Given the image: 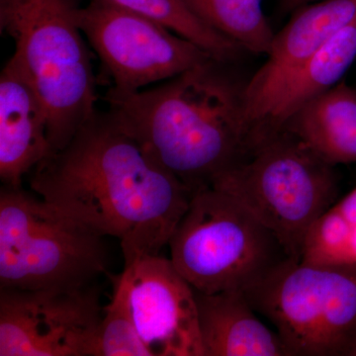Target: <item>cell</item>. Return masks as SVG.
I'll use <instances>...</instances> for the list:
<instances>
[{
  "label": "cell",
  "instance_id": "obj_1",
  "mask_svg": "<svg viewBox=\"0 0 356 356\" xmlns=\"http://www.w3.org/2000/svg\"><path fill=\"white\" fill-rule=\"evenodd\" d=\"M29 175L40 197L116 238L124 266L161 254L192 197L108 109H96L67 146Z\"/></svg>",
  "mask_w": 356,
  "mask_h": 356
},
{
  "label": "cell",
  "instance_id": "obj_2",
  "mask_svg": "<svg viewBox=\"0 0 356 356\" xmlns=\"http://www.w3.org/2000/svg\"><path fill=\"white\" fill-rule=\"evenodd\" d=\"M232 65L211 57L154 88L104 96L122 127L192 194L255 149L245 83Z\"/></svg>",
  "mask_w": 356,
  "mask_h": 356
},
{
  "label": "cell",
  "instance_id": "obj_3",
  "mask_svg": "<svg viewBox=\"0 0 356 356\" xmlns=\"http://www.w3.org/2000/svg\"><path fill=\"white\" fill-rule=\"evenodd\" d=\"M81 0H0V32L41 98L51 154L67 146L92 116L98 77L79 27Z\"/></svg>",
  "mask_w": 356,
  "mask_h": 356
},
{
  "label": "cell",
  "instance_id": "obj_4",
  "mask_svg": "<svg viewBox=\"0 0 356 356\" xmlns=\"http://www.w3.org/2000/svg\"><path fill=\"white\" fill-rule=\"evenodd\" d=\"M107 268L104 236L20 188L0 192V288L77 289Z\"/></svg>",
  "mask_w": 356,
  "mask_h": 356
},
{
  "label": "cell",
  "instance_id": "obj_5",
  "mask_svg": "<svg viewBox=\"0 0 356 356\" xmlns=\"http://www.w3.org/2000/svg\"><path fill=\"white\" fill-rule=\"evenodd\" d=\"M168 247L178 273L208 294L247 293L290 257L247 208L212 186L192 194Z\"/></svg>",
  "mask_w": 356,
  "mask_h": 356
},
{
  "label": "cell",
  "instance_id": "obj_6",
  "mask_svg": "<svg viewBox=\"0 0 356 356\" xmlns=\"http://www.w3.org/2000/svg\"><path fill=\"white\" fill-rule=\"evenodd\" d=\"M334 168L281 131L211 186L242 204L300 261L312 227L337 201Z\"/></svg>",
  "mask_w": 356,
  "mask_h": 356
},
{
  "label": "cell",
  "instance_id": "obj_7",
  "mask_svg": "<svg viewBox=\"0 0 356 356\" xmlns=\"http://www.w3.org/2000/svg\"><path fill=\"white\" fill-rule=\"evenodd\" d=\"M288 356H348L356 341V264H311L289 257L248 290Z\"/></svg>",
  "mask_w": 356,
  "mask_h": 356
},
{
  "label": "cell",
  "instance_id": "obj_8",
  "mask_svg": "<svg viewBox=\"0 0 356 356\" xmlns=\"http://www.w3.org/2000/svg\"><path fill=\"white\" fill-rule=\"evenodd\" d=\"M79 23L100 60L98 83L118 92L168 81L213 57L161 23L107 0H90Z\"/></svg>",
  "mask_w": 356,
  "mask_h": 356
},
{
  "label": "cell",
  "instance_id": "obj_9",
  "mask_svg": "<svg viewBox=\"0 0 356 356\" xmlns=\"http://www.w3.org/2000/svg\"><path fill=\"white\" fill-rule=\"evenodd\" d=\"M99 290L0 288V356H95Z\"/></svg>",
  "mask_w": 356,
  "mask_h": 356
},
{
  "label": "cell",
  "instance_id": "obj_10",
  "mask_svg": "<svg viewBox=\"0 0 356 356\" xmlns=\"http://www.w3.org/2000/svg\"><path fill=\"white\" fill-rule=\"evenodd\" d=\"M140 339L153 356H205L193 287L170 259L149 255L114 280Z\"/></svg>",
  "mask_w": 356,
  "mask_h": 356
},
{
  "label": "cell",
  "instance_id": "obj_11",
  "mask_svg": "<svg viewBox=\"0 0 356 356\" xmlns=\"http://www.w3.org/2000/svg\"><path fill=\"white\" fill-rule=\"evenodd\" d=\"M355 20L356 0H322L293 13L289 22L274 35L266 62L245 83L252 137L255 121L278 84Z\"/></svg>",
  "mask_w": 356,
  "mask_h": 356
},
{
  "label": "cell",
  "instance_id": "obj_12",
  "mask_svg": "<svg viewBox=\"0 0 356 356\" xmlns=\"http://www.w3.org/2000/svg\"><path fill=\"white\" fill-rule=\"evenodd\" d=\"M51 154L41 98L17 55L0 74V178L20 188L25 175Z\"/></svg>",
  "mask_w": 356,
  "mask_h": 356
},
{
  "label": "cell",
  "instance_id": "obj_13",
  "mask_svg": "<svg viewBox=\"0 0 356 356\" xmlns=\"http://www.w3.org/2000/svg\"><path fill=\"white\" fill-rule=\"evenodd\" d=\"M356 60V20L278 84L254 126L255 147L280 133L300 107L341 83Z\"/></svg>",
  "mask_w": 356,
  "mask_h": 356
},
{
  "label": "cell",
  "instance_id": "obj_14",
  "mask_svg": "<svg viewBox=\"0 0 356 356\" xmlns=\"http://www.w3.org/2000/svg\"><path fill=\"white\" fill-rule=\"evenodd\" d=\"M194 292L205 356H288L277 332L259 320L245 293Z\"/></svg>",
  "mask_w": 356,
  "mask_h": 356
},
{
  "label": "cell",
  "instance_id": "obj_15",
  "mask_svg": "<svg viewBox=\"0 0 356 356\" xmlns=\"http://www.w3.org/2000/svg\"><path fill=\"white\" fill-rule=\"evenodd\" d=\"M281 131L291 134L330 165L355 163L356 89L336 84L300 107Z\"/></svg>",
  "mask_w": 356,
  "mask_h": 356
},
{
  "label": "cell",
  "instance_id": "obj_16",
  "mask_svg": "<svg viewBox=\"0 0 356 356\" xmlns=\"http://www.w3.org/2000/svg\"><path fill=\"white\" fill-rule=\"evenodd\" d=\"M203 22L231 39L243 51L267 55L275 33L262 9V0H184Z\"/></svg>",
  "mask_w": 356,
  "mask_h": 356
},
{
  "label": "cell",
  "instance_id": "obj_17",
  "mask_svg": "<svg viewBox=\"0 0 356 356\" xmlns=\"http://www.w3.org/2000/svg\"><path fill=\"white\" fill-rule=\"evenodd\" d=\"M110 3L156 21L197 44L219 60L235 62L242 47L203 22L184 0H107Z\"/></svg>",
  "mask_w": 356,
  "mask_h": 356
},
{
  "label": "cell",
  "instance_id": "obj_18",
  "mask_svg": "<svg viewBox=\"0 0 356 356\" xmlns=\"http://www.w3.org/2000/svg\"><path fill=\"white\" fill-rule=\"evenodd\" d=\"M300 261L331 266L356 264V222L344 221L329 208L309 232Z\"/></svg>",
  "mask_w": 356,
  "mask_h": 356
},
{
  "label": "cell",
  "instance_id": "obj_19",
  "mask_svg": "<svg viewBox=\"0 0 356 356\" xmlns=\"http://www.w3.org/2000/svg\"><path fill=\"white\" fill-rule=\"evenodd\" d=\"M95 356H153L134 324L124 292L115 283L98 329Z\"/></svg>",
  "mask_w": 356,
  "mask_h": 356
},
{
  "label": "cell",
  "instance_id": "obj_20",
  "mask_svg": "<svg viewBox=\"0 0 356 356\" xmlns=\"http://www.w3.org/2000/svg\"><path fill=\"white\" fill-rule=\"evenodd\" d=\"M318 1H322V0H280V8L284 13H294L301 7Z\"/></svg>",
  "mask_w": 356,
  "mask_h": 356
},
{
  "label": "cell",
  "instance_id": "obj_21",
  "mask_svg": "<svg viewBox=\"0 0 356 356\" xmlns=\"http://www.w3.org/2000/svg\"><path fill=\"white\" fill-rule=\"evenodd\" d=\"M348 356H356V341L353 344V346H351L350 351H348Z\"/></svg>",
  "mask_w": 356,
  "mask_h": 356
}]
</instances>
